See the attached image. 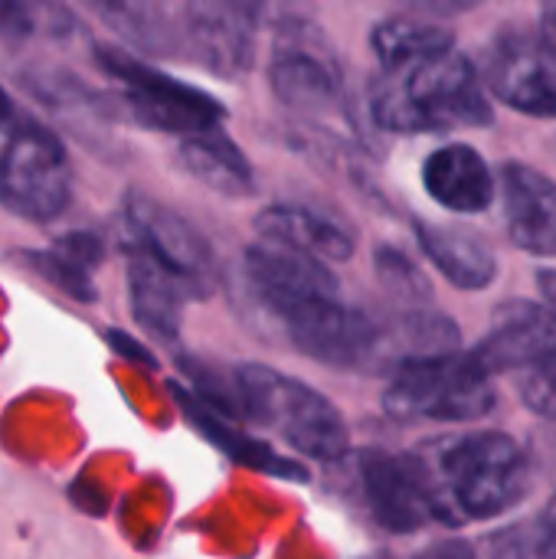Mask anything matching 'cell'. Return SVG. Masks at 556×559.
<instances>
[{
	"mask_svg": "<svg viewBox=\"0 0 556 559\" xmlns=\"http://www.w3.org/2000/svg\"><path fill=\"white\" fill-rule=\"evenodd\" d=\"M367 108L370 121L390 134H449L495 121L482 69L459 49L377 79Z\"/></svg>",
	"mask_w": 556,
	"mask_h": 559,
	"instance_id": "cell-1",
	"label": "cell"
},
{
	"mask_svg": "<svg viewBox=\"0 0 556 559\" xmlns=\"http://www.w3.org/2000/svg\"><path fill=\"white\" fill-rule=\"evenodd\" d=\"M233 386L236 413L256 426L275 429L295 452L318 462H338L347 455V423L334 409V403L318 390L265 364L233 367Z\"/></svg>",
	"mask_w": 556,
	"mask_h": 559,
	"instance_id": "cell-2",
	"label": "cell"
},
{
	"mask_svg": "<svg viewBox=\"0 0 556 559\" xmlns=\"http://www.w3.org/2000/svg\"><path fill=\"white\" fill-rule=\"evenodd\" d=\"M449 524L492 521L528 495V455L505 432H472L442 445L429 462Z\"/></svg>",
	"mask_w": 556,
	"mask_h": 559,
	"instance_id": "cell-3",
	"label": "cell"
},
{
	"mask_svg": "<svg viewBox=\"0 0 556 559\" xmlns=\"http://www.w3.org/2000/svg\"><path fill=\"white\" fill-rule=\"evenodd\" d=\"M95 62L115 85L118 111L138 128L190 138L200 131H216L229 115L216 95L147 66L128 49L98 46Z\"/></svg>",
	"mask_w": 556,
	"mask_h": 559,
	"instance_id": "cell-4",
	"label": "cell"
},
{
	"mask_svg": "<svg viewBox=\"0 0 556 559\" xmlns=\"http://www.w3.org/2000/svg\"><path fill=\"white\" fill-rule=\"evenodd\" d=\"M265 75L279 105L301 118L341 111L344 62L324 26L305 13H292L275 23Z\"/></svg>",
	"mask_w": 556,
	"mask_h": 559,
	"instance_id": "cell-5",
	"label": "cell"
},
{
	"mask_svg": "<svg viewBox=\"0 0 556 559\" xmlns=\"http://www.w3.org/2000/svg\"><path fill=\"white\" fill-rule=\"evenodd\" d=\"M498 403L492 373L472 354H449L400 367L383 393V409L393 419L429 423H478Z\"/></svg>",
	"mask_w": 556,
	"mask_h": 559,
	"instance_id": "cell-6",
	"label": "cell"
},
{
	"mask_svg": "<svg viewBox=\"0 0 556 559\" xmlns=\"http://www.w3.org/2000/svg\"><path fill=\"white\" fill-rule=\"evenodd\" d=\"M72 197V170L59 134L20 118L0 151V203L33 223L56 219Z\"/></svg>",
	"mask_w": 556,
	"mask_h": 559,
	"instance_id": "cell-7",
	"label": "cell"
},
{
	"mask_svg": "<svg viewBox=\"0 0 556 559\" xmlns=\"http://www.w3.org/2000/svg\"><path fill=\"white\" fill-rule=\"evenodd\" d=\"M488 92L528 118H556V46L531 26H508L492 36L482 56Z\"/></svg>",
	"mask_w": 556,
	"mask_h": 559,
	"instance_id": "cell-8",
	"label": "cell"
},
{
	"mask_svg": "<svg viewBox=\"0 0 556 559\" xmlns=\"http://www.w3.org/2000/svg\"><path fill=\"white\" fill-rule=\"evenodd\" d=\"M184 43L220 79H239L256 66L259 33L272 23L265 0H184Z\"/></svg>",
	"mask_w": 556,
	"mask_h": 559,
	"instance_id": "cell-9",
	"label": "cell"
},
{
	"mask_svg": "<svg viewBox=\"0 0 556 559\" xmlns=\"http://www.w3.org/2000/svg\"><path fill=\"white\" fill-rule=\"evenodd\" d=\"M360 481L374 521L393 534H413L433 521L449 524L439 481L426 455L364 452Z\"/></svg>",
	"mask_w": 556,
	"mask_h": 559,
	"instance_id": "cell-10",
	"label": "cell"
},
{
	"mask_svg": "<svg viewBox=\"0 0 556 559\" xmlns=\"http://www.w3.org/2000/svg\"><path fill=\"white\" fill-rule=\"evenodd\" d=\"M239 278H242L246 298L272 324L308 301L338 298V278L328 269V262H318L305 252L262 242V239L242 252Z\"/></svg>",
	"mask_w": 556,
	"mask_h": 559,
	"instance_id": "cell-11",
	"label": "cell"
},
{
	"mask_svg": "<svg viewBox=\"0 0 556 559\" xmlns=\"http://www.w3.org/2000/svg\"><path fill=\"white\" fill-rule=\"evenodd\" d=\"M125 219L134 236V242L151 252L167 272H174L190 295H206L210 292V275H213V252L203 233L184 219L177 210L167 203L131 190L125 197Z\"/></svg>",
	"mask_w": 556,
	"mask_h": 559,
	"instance_id": "cell-12",
	"label": "cell"
},
{
	"mask_svg": "<svg viewBox=\"0 0 556 559\" xmlns=\"http://www.w3.org/2000/svg\"><path fill=\"white\" fill-rule=\"evenodd\" d=\"M498 193L508 239L541 259H556V180L544 170L508 160L498 170Z\"/></svg>",
	"mask_w": 556,
	"mask_h": 559,
	"instance_id": "cell-13",
	"label": "cell"
},
{
	"mask_svg": "<svg viewBox=\"0 0 556 559\" xmlns=\"http://www.w3.org/2000/svg\"><path fill=\"white\" fill-rule=\"evenodd\" d=\"M419 180L433 203L459 216H478L498 200V174L485 154L465 141H449L429 151L419 167Z\"/></svg>",
	"mask_w": 556,
	"mask_h": 559,
	"instance_id": "cell-14",
	"label": "cell"
},
{
	"mask_svg": "<svg viewBox=\"0 0 556 559\" xmlns=\"http://www.w3.org/2000/svg\"><path fill=\"white\" fill-rule=\"evenodd\" d=\"M252 229L262 242L305 252L318 262H347L357 249V233L344 219L305 203H272L256 213Z\"/></svg>",
	"mask_w": 556,
	"mask_h": 559,
	"instance_id": "cell-15",
	"label": "cell"
},
{
	"mask_svg": "<svg viewBox=\"0 0 556 559\" xmlns=\"http://www.w3.org/2000/svg\"><path fill=\"white\" fill-rule=\"evenodd\" d=\"M462 331L459 324L433 308H406L390 321H380V341L370 373H397L400 367L439 360L459 354Z\"/></svg>",
	"mask_w": 556,
	"mask_h": 559,
	"instance_id": "cell-16",
	"label": "cell"
},
{
	"mask_svg": "<svg viewBox=\"0 0 556 559\" xmlns=\"http://www.w3.org/2000/svg\"><path fill=\"white\" fill-rule=\"evenodd\" d=\"M556 341V314L551 308H537L528 301H514L498 311V324L492 334L472 350V357L495 373H521L534 364Z\"/></svg>",
	"mask_w": 556,
	"mask_h": 559,
	"instance_id": "cell-17",
	"label": "cell"
},
{
	"mask_svg": "<svg viewBox=\"0 0 556 559\" xmlns=\"http://www.w3.org/2000/svg\"><path fill=\"white\" fill-rule=\"evenodd\" d=\"M416 242L429 265L462 292H482L498 278V255L478 233L446 223H416Z\"/></svg>",
	"mask_w": 556,
	"mask_h": 559,
	"instance_id": "cell-18",
	"label": "cell"
},
{
	"mask_svg": "<svg viewBox=\"0 0 556 559\" xmlns=\"http://www.w3.org/2000/svg\"><path fill=\"white\" fill-rule=\"evenodd\" d=\"M121 43L144 56H177L184 46V23H177L170 0H82Z\"/></svg>",
	"mask_w": 556,
	"mask_h": 559,
	"instance_id": "cell-19",
	"label": "cell"
},
{
	"mask_svg": "<svg viewBox=\"0 0 556 559\" xmlns=\"http://www.w3.org/2000/svg\"><path fill=\"white\" fill-rule=\"evenodd\" d=\"M177 164L197 183H203L206 190H213L220 197L242 200V197L256 193V170H252L246 151L229 134H223L220 128L180 138L177 141Z\"/></svg>",
	"mask_w": 556,
	"mask_h": 559,
	"instance_id": "cell-20",
	"label": "cell"
},
{
	"mask_svg": "<svg viewBox=\"0 0 556 559\" xmlns=\"http://www.w3.org/2000/svg\"><path fill=\"white\" fill-rule=\"evenodd\" d=\"M128 295H131V311L138 324H144L154 337H164V341L177 337L184 298L190 292L174 272H167L138 242L128 249Z\"/></svg>",
	"mask_w": 556,
	"mask_h": 559,
	"instance_id": "cell-21",
	"label": "cell"
},
{
	"mask_svg": "<svg viewBox=\"0 0 556 559\" xmlns=\"http://www.w3.org/2000/svg\"><path fill=\"white\" fill-rule=\"evenodd\" d=\"M23 88L33 98H39L52 118L69 124V131H75L85 144H95L108 134V128H105L111 118L108 102H102L75 75L52 69V66H36V69L23 72Z\"/></svg>",
	"mask_w": 556,
	"mask_h": 559,
	"instance_id": "cell-22",
	"label": "cell"
},
{
	"mask_svg": "<svg viewBox=\"0 0 556 559\" xmlns=\"http://www.w3.org/2000/svg\"><path fill=\"white\" fill-rule=\"evenodd\" d=\"M367 39L383 75L406 72L419 62H429L456 49L452 29H446L442 23H433L429 16H387L374 23Z\"/></svg>",
	"mask_w": 556,
	"mask_h": 559,
	"instance_id": "cell-23",
	"label": "cell"
},
{
	"mask_svg": "<svg viewBox=\"0 0 556 559\" xmlns=\"http://www.w3.org/2000/svg\"><path fill=\"white\" fill-rule=\"evenodd\" d=\"M174 396L180 400L184 416H190L193 426H197L210 442H216L229 459H236V462H242V465H249V468H256V472H269V475H282V478H305V468H298L295 462L275 455L269 445L256 442L252 436H246V432L226 426L223 416H220L213 406H206L200 396L184 393V390H174Z\"/></svg>",
	"mask_w": 556,
	"mask_h": 559,
	"instance_id": "cell-24",
	"label": "cell"
},
{
	"mask_svg": "<svg viewBox=\"0 0 556 559\" xmlns=\"http://www.w3.org/2000/svg\"><path fill=\"white\" fill-rule=\"evenodd\" d=\"M492 559H556V495L534 521L495 537Z\"/></svg>",
	"mask_w": 556,
	"mask_h": 559,
	"instance_id": "cell-25",
	"label": "cell"
},
{
	"mask_svg": "<svg viewBox=\"0 0 556 559\" xmlns=\"http://www.w3.org/2000/svg\"><path fill=\"white\" fill-rule=\"evenodd\" d=\"M374 269H377V278L380 285L400 298V301H410L413 308H419L423 301H429L433 295V285L426 278V272L397 246H377L374 252Z\"/></svg>",
	"mask_w": 556,
	"mask_h": 559,
	"instance_id": "cell-26",
	"label": "cell"
},
{
	"mask_svg": "<svg viewBox=\"0 0 556 559\" xmlns=\"http://www.w3.org/2000/svg\"><path fill=\"white\" fill-rule=\"evenodd\" d=\"M26 262L46 278L52 282L59 292H66L75 301H95V285H92V272L88 265H82L79 259H72L66 249H49V252H29Z\"/></svg>",
	"mask_w": 556,
	"mask_h": 559,
	"instance_id": "cell-27",
	"label": "cell"
},
{
	"mask_svg": "<svg viewBox=\"0 0 556 559\" xmlns=\"http://www.w3.org/2000/svg\"><path fill=\"white\" fill-rule=\"evenodd\" d=\"M518 393L524 406L544 419H556V341L521 370L518 377Z\"/></svg>",
	"mask_w": 556,
	"mask_h": 559,
	"instance_id": "cell-28",
	"label": "cell"
},
{
	"mask_svg": "<svg viewBox=\"0 0 556 559\" xmlns=\"http://www.w3.org/2000/svg\"><path fill=\"white\" fill-rule=\"evenodd\" d=\"M406 3L416 16H433V20H449V16H459V13H469L488 0H400Z\"/></svg>",
	"mask_w": 556,
	"mask_h": 559,
	"instance_id": "cell-29",
	"label": "cell"
},
{
	"mask_svg": "<svg viewBox=\"0 0 556 559\" xmlns=\"http://www.w3.org/2000/svg\"><path fill=\"white\" fill-rule=\"evenodd\" d=\"M413 559H475V550L465 540H436Z\"/></svg>",
	"mask_w": 556,
	"mask_h": 559,
	"instance_id": "cell-30",
	"label": "cell"
},
{
	"mask_svg": "<svg viewBox=\"0 0 556 559\" xmlns=\"http://www.w3.org/2000/svg\"><path fill=\"white\" fill-rule=\"evenodd\" d=\"M537 29L556 46V0H541V23Z\"/></svg>",
	"mask_w": 556,
	"mask_h": 559,
	"instance_id": "cell-31",
	"label": "cell"
},
{
	"mask_svg": "<svg viewBox=\"0 0 556 559\" xmlns=\"http://www.w3.org/2000/svg\"><path fill=\"white\" fill-rule=\"evenodd\" d=\"M537 288H541V295H544L547 308L556 314V269H544V272H537Z\"/></svg>",
	"mask_w": 556,
	"mask_h": 559,
	"instance_id": "cell-32",
	"label": "cell"
},
{
	"mask_svg": "<svg viewBox=\"0 0 556 559\" xmlns=\"http://www.w3.org/2000/svg\"><path fill=\"white\" fill-rule=\"evenodd\" d=\"M7 121H13V105H10V98H7V92L0 88V128H3Z\"/></svg>",
	"mask_w": 556,
	"mask_h": 559,
	"instance_id": "cell-33",
	"label": "cell"
}]
</instances>
